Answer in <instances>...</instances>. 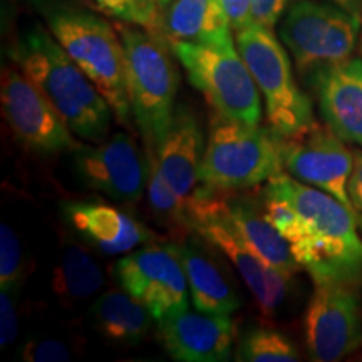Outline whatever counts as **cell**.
<instances>
[{"instance_id": "1", "label": "cell", "mask_w": 362, "mask_h": 362, "mask_svg": "<svg viewBox=\"0 0 362 362\" xmlns=\"http://www.w3.org/2000/svg\"><path fill=\"white\" fill-rule=\"evenodd\" d=\"M262 202L267 220L315 285L362 282V238L352 208L284 171L267 181Z\"/></svg>"}, {"instance_id": "2", "label": "cell", "mask_w": 362, "mask_h": 362, "mask_svg": "<svg viewBox=\"0 0 362 362\" xmlns=\"http://www.w3.org/2000/svg\"><path fill=\"white\" fill-rule=\"evenodd\" d=\"M8 57L49 99L72 133L94 143L106 138L111 106L52 33L34 25L16 39Z\"/></svg>"}, {"instance_id": "3", "label": "cell", "mask_w": 362, "mask_h": 362, "mask_svg": "<svg viewBox=\"0 0 362 362\" xmlns=\"http://www.w3.org/2000/svg\"><path fill=\"white\" fill-rule=\"evenodd\" d=\"M117 34L126 54L131 111L146 148L156 149L175 116L180 76L168 40L143 27L119 22Z\"/></svg>"}, {"instance_id": "4", "label": "cell", "mask_w": 362, "mask_h": 362, "mask_svg": "<svg viewBox=\"0 0 362 362\" xmlns=\"http://www.w3.org/2000/svg\"><path fill=\"white\" fill-rule=\"evenodd\" d=\"M47 24L59 44L110 104L117 123L129 124L133 111L126 54L116 25L78 8H57L49 13Z\"/></svg>"}, {"instance_id": "5", "label": "cell", "mask_w": 362, "mask_h": 362, "mask_svg": "<svg viewBox=\"0 0 362 362\" xmlns=\"http://www.w3.org/2000/svg\"><path fill=\"white\" fill-rule=\"evenodd\" d=\"M284 139L272 129L216 112L203 156L202 183L220 192L257 187L284 170Z\"/></svg>"}, {"instance_id": "6", "label": "cell", "mask_w": 362, "mask_h": 362, "mask_svg": "<svg viewBox=\"0 0 362 362\" xmlns=\"http://www.w3.org/2000/svg\"><path fill=\"white\" fill-rule=\"evenodd\" d=\"M170 45L187 71L189 84L200 90L218 115L237 123L260 124L259 86L235 47L233 35L211 44L175 40Z\"/></svg>"}, {"instance_id": "7", "label": "cell", "mask_w": 362, "mask_h": 362, "mask_svg": "<svg viewBox=\"0 0 362 362\" xmlns=\"http://www.w3.org/2000/svg\"><path fill=\"white\" fill-rule=\"evenodd\" d=\"M235 40L264 96L270 129L282 139H291L309 129L315 123L312 103L298 88L282 40L275 37L269 27L253 22L238 29Z\"/></svg>"}, {"instance_id": "8", "label": "cell", "mask_w": 362, "mask_h": 362, "mask_svg": "<svg viewBox=\"0 0 362 362\" xmlns=\"http://www.w3.org/2000/svg\"><path fill=\"white\" fill-rule=\"evenodd\" d=\"M362 21L329 0H292L280 19L279 37L300 74L354 57Z\"/></svg>"}, {"instance_id": "9", "label": "cell", "mask_w": 362, "mask_h": 362, "mask_svg": "<svg viewBox=\"0 0 362 362\" xmlns=\"http://www.w3.org/2000/svg\"><path fill=\"white\" fill-rule=\"evenodd\" d=\"M112 274L156 320L188 310L189 287L181 245L153 243L129 252L115 265Z\"/></svg>"}, {"instance_id": "10", "label": "cell", "mask_w": 362, "mask_h": 362, "mask_svg": "<svg viewBox=\"0 0 362 362\" xmlns=\"http://www.w3.org/2000/svg\"><path fill=\"white\" fill-rule=\"evenodd\" d=\"M0 103L8 128L29 151L57 155L72 153L81 144L56 107L19 69H2Z\"/></svg>"}, {"instance_id": "11", "label": "cell", "mask_w": 362, "mask_h": 362, "mask_svg": "<svg viewBox=\"0 0 362 362\" xmlns=\"http://www.w3.org/2000/svg\"><path fill=\"white\" fill-rule=\"evenodd\" d=\"M357 285H315L304 315L312 361L336 362L362 346V310Z\"/></svg>"}, {"instance_id": "12", "label": "cell", "mask_w": 362, "mask_h": 362, "mask_svg": "<svg viewBox=\"0 0 362 362\" xmlns=\"http://www.w3.org/2000/svg\"><path fill=\"white\" fill-rule=\"evenodd\" d=\"M72 163L84 187L126 205L141 200L148 183V160L131 134L116 133L96 146L79 144L72 151Z\"/></svg>"}, {"instance_id": "13", "label": "cell", "mask_w": 362, "mask_h": 362, "mask_svg": "<svg viewBox=\"0 0 362 362\" xmlns=\"http://www.w3.org/2000/svg\"><path fill=\"white\" fill-rule=\"evenodd\" d=\"M284 170L310 187L332 194L344 205L352 206L347 183H349L354 151L327 124L314 123L309 129L291 139H284Z\"/></svg>"}, {"instance_id": "14", "label": "cell", "mask_w": 362, "mask_h": 362, "mask_svg": "<svg viewBox=\"0 0 362 362\" xmlns=\"http://www.w3.org/2000/svg\"><path fill=\"white\" fill-rule=\"evenodd\" d=\"M193 233L202 235L210 245L218 248L232 262L248 291L252 292L262 314L274 317L282 309L291 293L292 277H285L280 272L274 270L250 250L226 216V210L223 214L198 221L193 226Z\"/></svg>"}, {"instance_id": "15", "label": "cell", "mask_w": 362, "mask_h": 362, "mask_svg": "<svg viewBox=\"0 0 362 362\" xmlns=\"http://www.w3.org/2000/svg\"><path fill=\"white\" fill-rule=\"evenodd\" d=\"M237 324L230 315L183 310L158 320V339L171 359L225 362L233 356Z\"/></svg>"}, {"instance_id": "16", "label": "cell", "mask_w": 362, "mask_h": 362, "mask_svg": "<svg viewBox=\"0 0 362 362\" xmlns=\"http://www.w3.org/2000/svg\"><path fill=\"white\" fill-rule=\"evenodd\" d=\"M312 86L324 123L344 143L362 148V59L312 71Z\"/></svg>"}, {"instance_id": "17", "label": "cell", "mask_w": 362, "mask_h": 362, "mask_svg": "<svg viewBox=\"0 0 362 362\" xmlns=\"http://www.w3.org/2000/svg\"><path fill=\"white\" fill-rule=\"evenodd\" d=\"M62 216L81 238L107 255L129 253L155 237L126 211L104 202L64 203Z\"/></svg>"}, {"instance_id": "18", "label": "cell", "mask_w": 362, "mask_h": 362, "mask_svg": "<svg viewBox=\"0 0 362 362\" xmlns=\"http://www.w3.org/2000/svg\"><path fill=\"white\" fill-rule=\"evenodd\" d=\"M205 148V138L194 112L187 106L176 107L155 156L165 180L187 202L203 187L200 170Z\"/></svg>"}, {"instance_id": "19", "label": "cell", "mask_w": 362, "mask_h": 362, "mask_svg": "<svg viewBox=\"0 0 362 362\" xmlns=\"http://www.w3.org/2000/svg\"><path fill=\"white\" fill-rule=\"evenodd\" d=\"M189 296L200 312L230 315L242 305L237 285L221 260L208 248V240L197 233L181 243Z\"/></svg>"}, {"instance_id": "20", "label": "cell", "mask_w": 362, "mask_h": 362, "mask_svg": "<svg viewBox=\"0 0 362 362\" xmlns=\"http://www.w3.org/2000/svg\"><path fill=\"white\" fill-rule=\"evenodd\" d=\"M226 216L237 228L243 242L250 247V250L272 269L280 272L285 277H293L298 270H302L288 242L267 220L264 210H259L250 202L228 198Z\"/></svg>"}, {"instance_id": "21", "label": "cell", "mask_w": 362, "mask_h": 362, "mask_svg": "<svg viewBox=\"0 0 362 362\" xmlns=\"http://www.w3.org/2000/svg\"><path fill=\"white\" fill-rule=\"evenodd\" d=\"M232 29L220 0H173L161 12V35L168 42H218L230 37Z\"/></svg>"}, {"instance_id": "22", "label": "cell", "mask_w": 362, "mask_h": 362, "mask_svg": "<svg viewBox=\"0 0 362 362\" xmlns=\"http://www.w3.org/2000/svg\"><path fill=\"white\" fill-rule=\"evenodd\" d=\"M93 319L107 341L136 346L146 339L155 317L126 291H107L93 304Z\"/></svg>"}, {"instance_id": "23", "label": "cell", "mask_w": 362, "mask_h": 362, "mask_svg": "<svg viewBox=\"0 0 362 362\" xmlns=\"http://www.w3.org/2000/svg\"><path fill=\"white\" fill-rule=\"evenodd\" d=\"M104 274L93 255L71 243L62 250L52 274V291L62 305H76L101 292Z\"/></svg>"}, {"instance_id": "24", "label": "cell", "mask_w": 362, "mask_h": 362, "mask_svg": "<svg viewBox=\"0 0 362 362\" xmlns=\"http://www.w3.org/2000/svg\"><path fill=\"white\" fill-rule=\"evenodd\" d=\"M148 160V202L158 221L166 225L176 237H187L193 232L189 221L188 202L183 200L165 180L158 166L155 149L146 148Z\"/></svg>"}, {"instance_id": "25", "label": "cell", "mask_w": 362, "mask_h": 362, "mask_svg": "<svg viewBox=\"0 0 362 362\" xmlns=\"http://www.w3.org/2000/svg\"><path fill=\"white\" fill-rule=\"evenodd\" d=\"M235 356L240 362H296L300 359L291 339L264 325L250 327L240 337Z\"/></svg>"}, {"instance_id": "26", "label": "cell", "mask_w": 362, "mask_h": 362, "mask_svg": "<svg viewBox=\"0 0 362 362\" xmlns=\"http://www.w3.org/2000/svg\"><path fill=\"white\" fill-rule=\"evenodd\" d=\"M84 2L99 13L161 35V12L155 0H84Z\"/></svg>"}, {"instance_id": "27", "label": "cell", "mask_w": 362, "mask_h": 362, "mask_svg": "<svg viewBox=\"0 0 362 362\" xmlns=\"http://www.w3.org/2000/svg\"><path fill=\"white\" fill-rule=\"evenodd\" d=\"M25 274L24 250L17 233L7 223L0 225V287L17 292Z\"/></svg>"}, {"instance_id": "28", "label": "cell", "mask_w": 362, "mask_h": 362, "mask_svg": "<svg viewBox=\"0 0 362 362\" xmlns=\"http://www.w3.org/2000/svg\"><path fill=\"white\" fill-rule=\"evenodd\" d=\"M21 357L27 362H64L71 361V351L62 341L51 337L29 339L21 349Z\"/></svg>"}, {"instance_id": "29", "label": "cell", "mask_w": 362, "mask_h": 362, "mask_svg": "<svg viewBox=\"0 0 362 362\" xmlns=\"http://www.w3.org/2000/svg\"><path fill=\"white\" fill-rule=\"evenodd\" d=\"M19 336V312L13 302V292L0 291V346L16 342Z\"/></svg>"}, {"instance_id": "30", "label": "cell", "mask_w": 362, "mask_h": 362, "mask_svg": "<svg viewBox=\"0 0 362 362\" xmlns=\"http://www.w3.org/2000/svg\"><path fill=\"white\" fill-rule=\"evenodd\" d=\"M291 4L292 0H252L250 22L274 29Z\"/></svg>"}, {"instance_id": "31", "label": "cell", "mask_w": 362, "mask_h": 362, "mask_svg": "<svg viewBox=\"0 0 362 362\" xmlns=\"http://www.w3.org/2000/svg\"><path fill=\"white\" fill-rule=\"evenodd\" d=\"M220 2L225 8L226 16H228L233 30H238L250 24L252 0H220Z\"/></svg>"}, {"instance_id": "32", "label": "cell", "mask_w": 362, "mask_h": 362, "mask_svg": "<svg viewBox=\"0 0 362 362\" xmlns=\"http://www.w3.org/2000/svg\"><path fill=\"white\" fill-rule=\"evenodd\" d=\"M347 192L354 210L362 211V149L354 151V166H352V173L347 183Z\"/></svg>"}, {"instance_id": "33", "label": "cell", "mask_w": 362, "mask_h": 362, "mask_svg": "<svg viewBox=\"0 0 362 362\" xmlns=\"http://www.w3.org/2000/svg\"><path fill=\"white\" fill-rule=\"evenodd\" d=\"M155 2H156L160 7H163V6H168V4L173 2V0H155Z\"/></svg>"}, {"instance_id": "34", "label": "cell", "mask_w": 362, "mask_h": 362, "mask_svg": "<svg viewBox=\"0 0 362 362\" xmlns=\"http://www.w3.org/2000/svg\"><path fill=\"white\" fill-rule=\"evenodd\" d=\"M27 2H33V4H45V2H51V0H27Z\"/></svg>"}, {"instance_id": "35", "label": "cell", "mask_w": 362, "mask_h": 362, "mask_svg": "<svg viewBox=\"0 0 362 362\" xmlns=\"http://www.w3.org/2000/svg\"><path fill=\"white\" fill-rule=\"evenodd\" d=\"M359 51H361V56H362V29H361V39H359Z\"/></svg>"}]
</instances>
